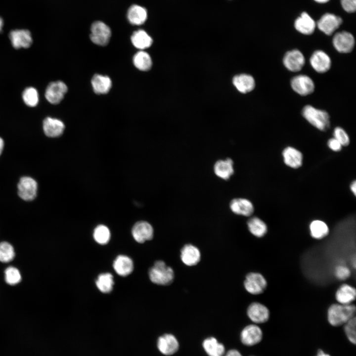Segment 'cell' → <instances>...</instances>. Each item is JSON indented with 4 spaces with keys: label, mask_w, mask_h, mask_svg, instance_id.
Here are the masks:
<instances>
[{
    "label": "cell",
    "mask_w": 356,
    "mask_h": 356,
    "mask_svg": "<svg viewBox=\"0 0 356 356\" xmlns=\"http://www.w3.org/2000/svg\"><path fill=\"white\" fill-rule=\"evenodd\" d=\"M4 147V141L3 139L0 137V155L2 153Z\"/></svg>",
    "instance_id": "cell-47"
},
{
    "label": "cell",
    "mask_w": 356,
    "mask_h": 356,
    "mask_svg": "<svg viewBox=\"0 0 356 356\" xmlns=\"http://www.w3.org/2000/svg\"><path fill=\"white\" fill-rule=\"evenodd\" d=\"M284 66L291 72L300 71L305 64V58L301 51L293 49L287 52L283 58Z\"/></svg>",
    "instance_id": "cell-10"
},
{
    "label": "cell",
    "mask_w": 356,
    "mask_h": 356,
    "mask_svg": "<svg viewBox=\"0 0 356 356\" xmlns=\"http://www.w3.org/2000/svg\"><path fill=\"white\" fill-rule=\"evenodd\" d=\"M64 123L59 119L46 117L43 121V130L45 134L50 137L61 135L64 130Z\"/></svg>",
    "instance_id": "cell-21"
},
{
    "label": "cell",
    "mask_w": 356,
    "mask_h": 356,
    "mask_svg": "<svg viewBox=\"0 0 356 356\" xmlns=\"http://www.w3.org/2000/svg\"><path fill=\"white\" fill-rule=\"evenodd\" d=\"M342 18L335 14L327 13L317 22L318 28L327 35H331L341 25Z\"/></svg>",
    "instance_id": "cell-11"
},
{
    "label": "cell",
    "mask_w": 356,
    "mask_h": 356,
    "mask_svg": "<svg viewBox=\"0 0 356 356\" xmlns=\"http://www.w3.org/2000/svg\"><path fill=\"white\" fill-rule=\"evenodd\" d=\"M332 42L335 48L339 52L342 53L351 52L355 44L353 35L347 31L336 33L333 37Z\"/></svg>",
    "instance_id": "cell-7"
},
{
    "label": "cell",
    "mask_w": 356,
    "mask_h": 356,
    "mask_svg": "<svg viewBox=\"0 0 356 356\" xmlns=\"http://www.w3.org/2000/svg\"><path fill=\"white\" fill-rule=\"evenodd\" d=\"M247 226L250 233L259 238L264 236L267 231V225L261 219L253 217L247 221Z\"/></svg>",
    "instance_id": "cell-31"
},
{
    "label": "cell",
    "mask_w": 356,
    "mask_h": 356,
    "mask_svg": "<svg viewBox=\"0 0 356 356\" xmlns=\"http://www.w3.org/2000/svg\"><path fill=\"white\" fill-rule=\"evenodd\" d=\"M202 346L209 356H223L224 355V346L214 337H211L205 339Z\"/></svg>",
    "instance_id": "cell-29"
},
{
    "label": "cell",
    "mask_w": 356,
    "mask_h": 356,
    "mask_svg": "<svg viewBox=\"0 0 356 356\" xmlns=\"http://www.w3.org/2000/svg\"><path fill=\"white\" fill-rule=\"evenodd\" d=\"M147 12L145 8L138 5H132L127 12V18L134 25L143 24L147 19Z\"/></svg>",
    "instance_id": "cell-27"
},
{
    "label": "cell",
    "mask_w": 356,
    "mask_h": 356,
    "mask_svg": "<svg viewBox=\"0 0 356 356\" xmlns=\"http://www.w3.org/2000/svg\"><path fill=\"white\" fill-rule=\"evenodd\" d=\"M356 291L353 286L344 284L336 291L335 298L339 304L347 305L351 304L356 299Z\"/></svg>",
    "instance_id": "cell-26"
},
{
    "label": "cell",
    "mask_w": 356,
    "mask_h": 356,
    "mask_svg": "<svg viewBox=\"0 0 356 356\" xmlns=\"http://www.w3.org/2000/svg\"><path fill=\"white\" fill-rule=\"evenodd\" d=\"M3 26V20L1 19V17H0V32L1 31L2 27Z\"/></svg>",
    "instance_id": "cell-48"
},
{
    "label": "cell",
    "mask_w": 356,
    "mask_h": 356,
    "mask_svg": "<svg viewBox=\"0 0 356 356\" xmlns=\"http://www.w3.org/2000/svg\"><path fill=\"white\" fill-rule=\"evenodd\" d=\"M214 171L219 178L224 180L228 179L234 174L233 162L229 158L217 161L214 166Z\"/></svg>",
    "instance_id": "cell-22"
},
{
    "label": "cell",
    "mask_w": 356,
    "mask_h": 356,
    "mask_svg": "<svg viewBox=\"0 0 356 356\" xmlns=\"http://www.w3.org/2000/svg\"><path fill=\"white\" fill-rule=\"evenodd\" d=\"M114 270L119 275L126 276L130 274L134 269V264L132 259L125 255H119L114 260L113 264Z\"/></svg>",
    "instance_id": "cell-24"
},
{
    "label": "cell",
    "mask_w": 356,
    "mask_h": 356,
    "mask_svg": "<svg viewBox=\"0 0 356 356\" xmlns=\"http://www.w3.org/2000/svg\"><path fill=\"white\" fill-rule=\"evenodd\" d=\"M180 258L182 262L187 266L196 265L200 261L201 253L195 245L187 244L180 250Z\"/></svg>",
    "instance_id": "cell-18"
},
{
    "label": "cell",
    "mask_w": 356,
    "mask_h": 356,
    "mask_svg": "<svg viewBox=\"0 0 356 356\" xmlns=\"http://www.w3.org/2000/svg\"><path fill=\"white\" fill-rule=\"evenodd\" d=\"M93 236L97 243L104 245L107 244L110 239V232L107 226L99 225L94 229Z\"/></svg>",
    "instance_id": "cell-35"
},
{
    "label": "cell",
    "mask_w": 356,
    "mask_h": 356,
    "mask_svg": "<svg viewBox=\"0 0 356 356\" xmlns=\"http://www.w3.org/2000/svg\"><path fill=\"white\" fill-rule=\"evenodd\" d=\"M95 284L101 292L109 293L112 291L114 285L113 276L109 272L101 273L98 275Z\"/></svg>",
    "instance_id": "cell-34"
},
{
    "label": "cell",
    "mask_w": 356,
    "mask_h": 356,
    "mask_svg": "<svg viewBox=\"0 0 356 356\" xmlns=\"http://www.w3.org/2000/svg\"><path fill=\"white\" fill-rule=\"evenodd\" d=\"M310 62L312 68L319 73L326 72L331 66V60L329 56L321 50H316L312 54Z\"/></svg>",
    "instance_id": "cell-13"
},
{
    "label": "cell",
    "mask_w": 356,
    "mask_h": 356,
    "mask_svg": "<svg viewBox=\"0 0 356 356\" xmlns=\"http://www.w3.org/2000/svg\"><path fill=\"white\" fill-rule=\"evenodd\" d=\"M295 29L304 35H311L314 32L316 24L313 19L306 12H303L295 21Z\"/></svg>",
    "instance_id": "cell-23"
},
{
    "label": "cell",
    "mask_w": 356,
    "mask_h": 356,
    "mask_svg": "<svg viewBox=\"0 0 356 356\" xmlns=\"http://www.w3.org/2000/svg\"><path fill=\"white\" fill-rule=\"evenodd\" d=\"M22 98L27 106L35 107L39 102V94L36 89L29 87L23 91Z\"/></svg>",
    "instance_id": "cell-37"
},
{
    "label": "cell",
    "mask_w": 356,
    "mask_h": 356,
    "mask_svg": "<svg viewBox=\"0 0 356 356\" xmlns=\"http://www.w3.org/2000/svg\"><path fill=\"white\" fill-rule=\"evenodd\" d=\"M224 356H242V355L237 350L232 349L228 351Z\"/></svg>",
    "instance_id": "cell-44"
},
{
    "label": "cell",
    "mask_w": 356,
    "mask_h": 356,
    "mask_svg": "<svg viewBox=\"0 0 356 356\" xmlns=\"http://www.w3.org/2000/svg\"><path fill=\"white\" fill-rule=\"evenodd\" d=\"M67 90V86L63 82L57 81L51 82L46 89L45 98L51 104H58L63 99Z\"/></svg>",
    "instance_id": "cell-8"
},
{
    "label": "cell",
    "mask_w": 356,
    "mask_h": 356,
    "mask_svg": "<svg viewBox=\"0 0 356 356\" xmlns=\"http://www.w3.org/2000/svg\"><path fill=\"white\" fill-rule=\"evenodd\" d=\"M263 338V332L258 325L250 324L245 327L240 334L241 342L245 345L251 346L260 342Z\"/></svg>",
    "instance_id": "cell-12"
},
{
    "label": "cell",
    "mask_w": 356,
    "mask_h": 356,
    "mask_svg": "<svg viewBox=\"0 0 356 356\" xmlns=\"http://www.w3.org/2000/svg\"><path fill=\"white\" fill-rule=\"evenodd\" d=\"M334 138L337 139L343 146H348L350 142V137L346 131L341 127H336L333 132Z\"/></svg>",
    "instance_id": "cell-40"
},
{
    "label": "cell",
    "mask_w": 356,
    "mask_h": 356,
    "mask_svg": "<svg viewBox=\"0 0 356 356\" xmlns=\"http://www.w3.org/2000/svg\"><path fill=\"white\" fill-rule=\"evenodd\" d=\"M149 277L153 283L160 285L170 284L174 280V271L163 261H157L149 271Z\"/></svg>",
    "instance_id": "cell-3"
},
{
    "label": "cell",
    "mask_w": 356,
    "mask_h": 356,
    "mask_svg": "<svg viewBox=\"0 0 356 356\" xmlns=\"http://www.w3.org/2000/svg\"><path fill=\"white\" fill-rule=\"evenodd\" d=\"M133 45L139 49H144L150 47L153 42L151 37L144 30L134 31L131 37Z\"/></svg>",
    "instance_id": "cell-30"
},
{
    "label": "cell",
    "mask_w": 356,
    "mask_h": 356,
    "mask_svg": "<svg viewBox=\"0 0 356 356\" xmlns=\"http://www.w3.org/2000/svg\"><path fill=\"white\" fill-rule=\"evenodd\" d=\"M247 314L248 317L255 323H265L269 317L268 308L258 302L252 303L248 306Z\"/></svg>",
    "instance_id": "cell-14"
},
{
    "label": "cell",
    "mask_w": 356,
    "mask_h": 356,
    "mask_svg": "<svg viewBox=\"0 0 356 356\" xmlns=\"http://www.w3.org/2000/svg\"><path fill=\"white\" fill-rule=\"evenodd\" d=\"M315 356H330L329 354L324 353L321 349L317 350V355Z\"/></svg>",
    "instance_id": "cell-46"
},
{
    "label": "cell",
    "mask_w": 356,
    "mask_h": 356,
    "mask_svg": "<svg viewBox=\"0 0 356 356\" xmlns=\"http://www.w3.org/2000/svg\"><path fill=\"white\" fill-rule=\"evenodd\" d=\"M233 84L238 90L243 93L251 91L255 87L254 78L246 74L235 76L233 79Z\"/></svg>",
    "instance_id": "cell-25"
},
{
    "label": "cell",
    "mask_w": 356,
    "mask_h": 356,
    "mask_svg": "<svg viewBox=\"0 0 356 356\" xmlns=\"http://www.w3.org/2000/svg\"><path fill=\"white\" fill-rule=\"evenodd\" d=\"M311 236L316 239L326 237L329 233V228L326 223L320 220H314L310 224Z\"/></svg>",
    "instance_id": "cell-33"
},
{
    "label": "cell",
    "mask_w": 356,
    "mask_h": 356,
    "mask_svg": "<svg viewBox=\"0 0 356 356\" xmlns=\"http://www.w3.org/2000/svg\"><path fill=\"white\" fill-rule=\"evenodd\" d=\"M282 156L284 163L288 167L297 169L302 166L303 156L301 151L291 146L284 149Z\"/></svg>",
    "instance_id": "cell-20"
},
{
    "label": "cell",
    "mask_w": 356,
    "mask_h": 356,
    "mask_svg": "<svg viewBox=\"0 0 356 356\" xmlns=\"http://www.w3.org/2000/svg\"><path fill=\"white\" fill-rule=\"evenodd\" d=\"M19 197L25 201H31L37 195L38 184L37 181L29 177L21 178L17 185Z\"/></svg>",
    "instance_id": "cell-6"
},
{
    "label": "cell",
    "mask_w": 356,
    "mask_h": 356,
    "mask_svg": "<svg viewBox=\"0 0 356 356\" xmlns=\"http://www.w3.org/2000/svg\"><path fill=\"white\" fill-rule=\"evenodd\" d=\"M343 9L349 13L355 12L356 10V0H341Z\"/></svg>",
    "instance_id": "cell-42"
},
{
    "label": "cell",
    "mask_w": 356,
    "mask_h": 356,
    "mask_svg": "<svg viewBox=\"0 0 356 356\" xmlns=\"http://www.w3.org/2000/svg\"><path fill=\"white\" fill-rule=\"evenodd\" d=\"M157 347L162 354L170 356L177 352L179 344L175 336L171 334H166L158 338Z\"/></svg>",
    "instance_id": "cell-17"
},
{
    "label": "cell",
    "mask_w": 356,
    "mask_h": 356,
    "mask_svg": "<svg viewBox=\"0 0 356 356\" xmlns=\"http://www.w3.org/2000/svg\"><path fill=\"white\" fill-rule=\"evenodd\" d=\"M355 314L356 307L353 304H334L328 309V321L331 325L339 326L355 317Z\"/></svg>",
    "instance_id": "cell-1"
},
{
    "label": "cell",
    "mask_w": 356,
    "mask_h": 356,
    "mask_svg": "<svg viewBox=\"0 0 356 356\" xmlns=\"http://www.w3.org/2000/svg\"><path fill=\"white\" fill-rule=\"evenodd\" d=\"M15 257V252L12 245L6 241L0 243V262L8 263Z\"/></svg>",
    "instance_id": "cell-36"
},
{
    "label": "cell",
    "mask_w": 356,
    "mask_h": 356,
    "mask_svg": "<svg viewBox=\"0 0 356 356\" xmlns=\"http://www.w3.org/2000/svg\"><path fill=\"white\" fill-rule=\"evenodd\" d=\"M132 233L136 242L142 243L153 238L154 230L149 223L145 221H140L134 225Z\"/></svg>",
    "instance_id": "cell-15"
},
{
    "label": "cell",
    "mask_w": 356,
    "mask_h": 356,
    "mask_svg": "<svg viewBox=\"0 0 356 356\" xmlns=\"http://www.w3.org/2000/svg\"><path fill=\"white\" fill-rule=\"evenodd\" d=\"M334 274L338 279L344 280L350 277L351 271L349 268L345 265H340L335 267Z\"/></svg>",
    "instance_id": "cell-41"
},
{
    "label": "cell",
    "mask_w": 356,
    "mask_h": 356,
    "mask_svg": "<svg viewBox=\"0 0 356 356\" xmlns=\"http://www.w3.org/2000/svg\"><path fill=\"white\" fill-rule=\"evenodd\" d=\"M350 189L353 194L356 196V181L354 180L350 185Z\"/></svg>",
    "instance_id": "cell-45"
},
{
    "label": "cell",
    "mask_w": 356,
    "mask_h": 356,
    "mask_svg": "<svg viewBox=\"0 0 356 356\" xmlns=\"http://www.w3.org/2000/svg\"><path fill=\"white\" fill-rule=\"evenodd\" d=\"M302 115L309 123L320 131H326L330 127L329 115L324 110L307 105L303 108Z\"/></svg>",
    "instance_id": "cell-2"
},
{
    "label": "cell",
    "mask_w": 356,
    "mask_h": 356,
    "mask_svg": "<svg viewBox=\"0 0 356 356\" xmlns=\"http://www.w3.org/2000/svg\"><path fill=\"white\" fill-rule=\"evenodd\" d=\"M9 37L13 47L15 49L28 48L32 43L31 33L27 30H12L10 32Z\"/></svg>",
    "instance_id": "cell-16"
},
{
    "label": "cell",
    "mask_w": 356,
    "mask_h": 356,
    "mask_svg": "<svg viewBox=\"0 0 356 356\" xmlns=\"http://www.w3.org/2000/svg\"><path fill=\"white\" fill-rule=\"evenodd\" d=\"M356 316L347 321L344 326V331L348 340L353 344H356Z\"/></svg>",
    "instance_id": "cell-39"
},
{
    "label": "cell",
    "mask_w": 356,
    "mask_h": 356,
    "mask_svg": "<svg viewBox=\"0 0 356 356\" xmlns=\"http://www.w3.org/2000/svg\"><path fill=\"white\" fill-rule=\"evenodd\" d=\"M94 92L97 94L108 93L112 87L110 78L107 76L95 74L91 81Z\"/></svg>",
    "instance_id": "cell-28"
},
{
    "label": "cell",
    "mask_w": 356,
    "mask_h": 356,
    "mask_svg": "<svg viewBox=\"0 0 356 356\" xmlns=\"http://www.w3.org/2000/svg\"><path fill=\"white\" fill-rule=\"evenodd\" d=\"M244 286L248 293L253 295H258L265 290L267 286V282L261 273L250 272L245 277Z\"/></svg>",
    "instance_id": "cell-5"
},
{
    "label": "cell",
    "mask_w": 356,
    "mask_h": 356,
    "mask_svg": "<svg viewBox=\"0 0 356 356\" xmlns=\"http://www.w3.org/2000/svg\"><path fill=\"white\" fill-rule=\"evenodd\" d=\"M133 63L136 68L143 71L149 70L152 64L149 54L142 50L137 52L134 55Z\"/></svg>",
    "instance_id": "cell-32"
},
{
    "label": "cell",
    "mask_w": 356,
    "mask_h": 356,
    "mask_svg": "<svg viewBox=\"0 0 356 356\" xmlns=\"http://www.w3.org/2000/svg\"><path fill=\"white\" fill-rule=\"evenodd\" d=\"M327 145L331 150L335 152L341 151L343 146L334 137L331 138L328 140Z\"/></svg>",
    "instance_id": "cell-43"
},
{
    "label": "cell",
    "mask_w": 356,
    "mask_h": 356,
    "mask_svg": "<svg viewBox=\"0 0 356 356\" xmlns=\"http://www.w3.org/2000/svg\"><path fill=\"white\" fill-rule=\"evenodd\" d=\"M90 38L95 44L100 45H106L111 36V31L109 27L102 21H97L93 22L90 28Z\"/></svg>",
    "instance_id": "cell-4"
},
{
    "label": "cell",
    "mask_w": 356,
    "mask_h": 356,
    "mask_svg": "<svg viewBox=\"0 0 356 356\" xmlns=\"http://www.w3.org/2000/svg\"><path fill=\"white\" fill-rule=\"evenodd\" d=\"M292 89L301 95H307L313 92L314 84L313 80L306 75H299L291 81Z\"/></svg>",
    "instance_id": "cell-9"
},
{
    "label": "cell",
    "mask_w": 356,
    "mask_h": 356,
    "mask_svg": "<svg viewBox=\"0 0 356 356\" xmlns=\"http://www.w3.org/2000/svg\"><path fill=\"white\" fill-rule=\"evenodd\" d=\"M4 278L8 284L14 285L20 282L21 275L17 268L14 267H9L4 271Z\"/></svg>",
    "instance_id": "cell-38"
},
{
    "label": "cell",
    "mask_w": 356,
    "mask_h": 356,
    "mask_svg": "<svg viewBox=\"0 0 356 356\" xmlns=\"http://www.w3.org/2000/svg\"><path fill=\"white\" fill-rule=\"evenodd\" d=\"M229 208L234 214L246 217L251 216L254 211L252 203L249 200L242 198L232 199L229 203Z\"/></svg>",
    "instance_id": "cell-19"
},
{
    "label": "cell",
    "mask_w": 356,
    "mask_h": 356,
    "mask_svg": "<svg viewBox=\"0 0 356 356\" xmlns=\"http://www.w3.org/2000/svg\"><path fill=\"white\" fill-rule=\"evenodd\" d=\"M314 0L318 3H326V2H328L329 0Z\"/></svg>",
    "instance_id": "cell-49"
}]
</instances>
